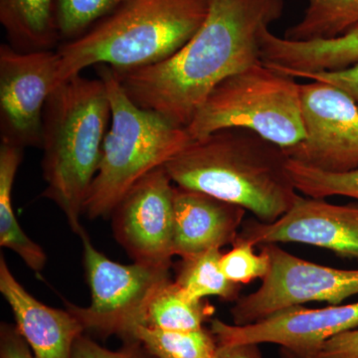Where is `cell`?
<instances>
[{"instance_id":"6da1fadb","label":"cell","mask_w":358,"mask_h":358,"mask_svg":"<svg viewBox=\"0 0 358 358\" xmlns=\"http://www.w3.org/2000/svg\"><path fill=\"white\" fill-rule=\"evenodd\" d=\"M285 8V0H210L203 24L171 58L113 71L136 105L186 128L220 82L262 62L261 33Z\"/></svg>"},{"instance_id":"7a4b0ae2","label":"cell","mask_w":358,"mask_h":358,"mask_svg":"<svg viewBox=\"0 0 358 358\" xmlns=\"http://www.w3.org/2000/svg\"><path fill=\"white\" fill-rule=\"evenodd\" d=\"M284 148L246 129L195 138L166 167L173 183L210 195L274 222L298 196Z\"/></svg>"},{"instance_id":"3957f363","label":"cell","mask_w":358,"mask_h":358,"mask_svg":"<svg viewBox=\"0 0 358 358\" xmlns=\"http://www.w3.org/2000/svg\"><path fill=\"white\" fill-rule=\"evenodd\" d=\"M112 110L107 88L78 74L52 90L42 117L43 196L64 212L76 234L80 216L98 173Z\"/></svg>"},{"instance_id":"277c9868","label":"cell","mask_w":358,"mask_h":358,"mask_svg":"<svg viewBox=\"0 0 358 358\" xmlns=\"http://www.w3.org/2000/svg\"><path fill=\"white\" fill-rule=\"evenodd\" d=\"M209 1L128 0L81 36L59 46L55 87L91 66L133 70L171 58L203 24Z\"/></svg>"},{"instance_id":"5b68a950","label":"cell","mask_w":358,"mask_h":358,"mask_svg":"<svg viewBox=\"0 0 358 358\" xmlns=\"http://www.w3.org/2000/svg\"><path fill=\"white\" fill-rule=\"evenodd\" d=\"M109 96L112 119L84 213L94 219L112 214L140 179L166 166L192 141L185 127L136 105L108 65L95 66Z\"/></svg>"},{"instance_id":"8992f818","label":"cell","mask_w":358,"mask_h":358,"mask_svg":"<svg viewBox=\"0 0 358 358\" xmlns=\"http://www.w3.org/2000/svg\"><path fill=\"white\" fill-rule=\"evenodd\" d=\"M263 62L220 82L186 127L192 140L224 129L255 131L288 150L305 138L301 85Z\"/></svg>"},{"instance_id":"52a82bcc","label":"cell","mask_w":358,"mask_h":358,"mask_svg":"<svg viewBox=\"0 0 358 358\" xmlns=\"http://www.w3.org/2000/svg\"><path fill=\"white\" fill-rule=\"evenodd\" d=\"M78 235L83 244L85 273L92 303L86 308L68 303L67 308L85 329L124 338L134 327L143 324L155 294L171 281V266L136 262L122 265L99 252L84 228Z\"/></svg>"},{"instance_id":"ba28073f","label":"cell","mask_w":358,"mask_h":358,"mask_svg":"<svg viewBox=\"0 0 358 358\" xmlns=\"http://www.w3.org/2000/svg\"><path fill=\"white\" fill-rule=\"evenodd\" d=\"M270 267L260 288L231 308L235 326H248L303 303L341 305L358 294V268L343 270L298 258L277 244L264 245Z\"/></svg>"},{"instance_id":"9c48e42d","label":"cell","mask_w":358,"mask_h":358,"mask_svg":"<svg viewBox=\"0 0 358 358\" xmlns=\"http://www.w3.org/2000/svg\"><path fill=\"white\" fill-rule=\"evenodd\" d=\"M58 65L57 51L20 52L0 45L1 143L41 148L42 117Z\"/></svg>"},{"instance_id":"30bf717a","label":"cell","mask_w":358,"mask_h":358,"mask_svg":"<svg viewBox=\"0 0 358 358\" xmlns=\"http://www.w3.org/2000/svg\"><path fill=\"white\" fill-rule=\"evenodd\" d=\"M306 136L285 150L289 159L322 171L358 169V107L343 92L322 82L301 85Z\"/></svg>"},{"instance_id":"8fae6325","label":"cell","mask_w":358,"mask_h":358,"mask_svg":"<svg viewBox=\"0 0 358 358\" xmlns=\"http://www.w3.org/2000/svg\"><path fill=\"white\" fill-rule=\"evenodd\" d=\"M174 190L166 167L143 176L112 212L115 239L136 263L171 265Z\"/></svg>"},{"instance_id":"7c38bea8","label":"cell","mask_w":358,"mask_h":358,"mask_svg":"<svg viewBox=\"0 0 358 358\" xmlns=\"http://www.w3.org/2000/svg\"><path fill=\"white\" fill-rule=\"evenodd\" d=\"M358 327V301L305 308L298 306L248 326L211 320L210 331L217 343H274L299 358H310L326 341Z\"/></svg>"},{"instance_id":"4fadbf2b","label":"cell","mask_w":358,"mask_h":358,"mask_svg":"<svg viewBox=\"0 0 358 358\" xmlns=\"http://www.w3.org/2000/svg\"><path fill=\"white\" fill-rule=\"evenodd\" d=\"M237 238L256 245L301 243L358 260V204L301 196L274 222L245 224Z\"/></svg>"},{"instance_id":"5bb4252c","label":"cell","mask_w":358,"mask_h":358,"mask_svg":"<svg viewBox=\"0 0 358 358\" xmlns=\"http://www.w3.org/2000/svg\"><path fill=\"white\" fill-rule=\"evenodd\" d=\"M0 292L13 310L16 327L34 358H71L77 339L86 331L69 310L48 307L28 293L0 258Z\"/></svg>"},{"instance_id":"9a60e30c","label":"cell","mask_w":358,"mask_h":358,"mask_svg":"<svg viewBox=\"0 0 358 358\" xmlns=\"http://www.w3.org/2000/svg\"><path fill=\"white\" fill-rule=\"evenodd\" d=\"M246 210L205 193L174 190V256L197 255L236 241Z\"/></svg>"},{"instance_id":"2e32d148","label":"cell","mask_w":358,"mask_h":358,"mask_svg":"<svg viewBox=\"0 0 358 358\" xmlns=\"http://www.w3.org/2000/svg\"><path fill=\"white\" fill-rule=\"evenodd\" d=\"M260 45L264 64L294 78L345 69L358 62V29L333 39L294 41L265 28Z\"/></svg>"},{"instance_id":"e0dca14e","label":"cell","mask_w":358,"mask_h":358,"mask_svg":"<svg viewBox=\"0 0 358 358\" xmlns=\"http://www.w3.org/2000/svg\"><path fill=\"white\" fill-rule=\"evenodd\" d=\"M56 0H0V23L9 45L20 52L52 50L60 41Z\"/></svg>"},{"instance_id":"ac0fdd59","label":"cell","mask_w":358,"mask_h":358,"mask_svg":"<svg viewBox=\"0 0 358 358\" xmlns=\"http://www.w3.org/2000/svg\"><path fill=\"white\" fill-rule=\"evenodd\" d=\"M23 150L0 143V245L15 252L28 267L39 273L46 264V254L23 232L13 211L14 179L22 162Z\"/></svg>"},{"instance_id":"d6986e66","label":"cell","mask_w":358,"mask_h":358,"mask_svg":"<svg viewBox=\"0 0 358 358\" xmlns=\"http://www.w3.org/2000/svg\"><path fill=\"white\" fill-rule=\"evenodd\" d=\"M358 29V0H308L303 17L285 33L294 41L336 38Z\"/></svg>"},{"instance_id":"ffe728a7","label":"cell","mask_w":358,"mask_h":358,"mask_svg":"<svg viewBox=\"0 0 358 358\" xmlns=\"http://www.w3.org/2000/svg\"><path fill=\"white\" fill-rule=\"evenodd\" d=\"M220 249H210L182 258L176 284L188 300L202 301L207 296L238 300L241 285L227 279L220 266Z\"/></svg>"},{"instance_id":"44dd1931","label":"cell","mask_w":358,"mask_h":358,"mask_svg":"<svg viewBox=\"0 0 358 358\" xmlns=\"http://www.w3.org/2000/svg\"><path fill=\"white\" fill-rule=\"evenodd\" d=\"M122 338L138 341L150 358H214L218 346L204 327L178 331L136 326Z\"/></svg>"},{"instance_id":"7402d4cb","label":"cell","mask_w":358,"mask_h":358,"mask_svg":"<svg viewBox=\"0 0 358 358\" xmlns=\"http://www.w3.org/2000/svg\"><path fill=\"white\" fill-rule=\"evenodd\" d=\"M212 310L202 301L188 300L176 282L169 281L155 294L140 326L166 331H196L203 329Z\"/></svg>"},{"instance_id":"603a6c76","label":"cell","mask_w":358,"mask_h":358,"mask_svg":"<svg viewBox=\"0 0 358 358\" xmlns=\"http://www.w3.org/2000/svg\"><path fill=\"white\" fill-rule=\"evenodd\" d=\"M288 171L296 190L305 196H346L358 200V169L334 173L305 166L289 159Z\"/></svg>"},{"instance_id":"cb8c5ba5","label":"cell","mask_w":358,"mask_h":358,"mask_svg":"<svg viewBox=\"0 0 358 358\" xmlns=\"http://www.w3.org/2000/svg\"><path fill=\"white\" fill-rule=\"evenodd\" d=\"M127 1L128 0H56L55 20L60 40L64 43L78 38Z\"/></svg>"},{"instance_id":"d4e9b609","label":"cell","mask_w":358,"mask_h":358,"mask_svg":"<svg viewBox=\"0 0 358 358\" xmlns=\"http://www.w3.org/2000/svg\"><path fill=\"white\" fill-rule=\"evenodd\" d=\"M254 247L251 242L237 238L233 248L221 256V268L231 282L238 285L249 284L267 275L270 257L264 249L262 253L256 254Z\"/></svg>"},{"instance_id":"484cf974","label":"cell","mask_w":358,"mask_h":358,"mask_svg":"<svg viewBox=\"0 0 358 358\" xmlns=\"http://www.w3.org/2000/svg\"><path fill=\"white\" fill-rule=\"evenodd\" d=\"M71 358H150L143 346L134 341H126L120 350H110L82 334L75 343Z\"/></svg>"},{"instance_id":"4316f807","label":"cell","mask_w":358,"mask_h":358,"mask_svg":"<svg viewBox=\"0 0 358 358\" xmlns=\"http://www.w3.org/2000/svg\"><path fill=\"white\" fill-rule=\"evenodd\" d=\"M296 78L329 85L345 93L358 107V62L345 69L303 73Z\"/></svg>"},{"instance_id":"83f0119b","label":"cell","mask_w":358,"mask_h":358,"mask_svg":"<svg viewBox=\"0 0 358 358\" xmlns=\"http://www.w3.org/2000/svg\"><path fill=\"white\" fill-rule=\"evenodd\" d=\"M310 358H358V327L329 339Z\"/></svg>"},{"instance_id":"f1b7e54d","label":"cell","mask_w":358,"mask_h":358,"mask_svg":"<svg viewBox=\"0 0 358 358\" xmlns=\"http://www.w3.org/2000/svg\"><path fill=\"white\" fill-rule=\"evenodd\" d=\"M0 358H34L17 327L7 322L0 327Z\"/></svg>"},{"instance_id":"f546056e","label":"cell","mask_w":358,"mask_h":358,"mask_svg":"<svg viewBox=\"0 0 358 358\" xmlns=\"http://www.w3.org/2000/svg\"><path fill=\"white\" fill-rule=\"evenodd\" d=\"M214 358H263L259 345L254 343H218Z\"/></svg>"}]
</instances>
